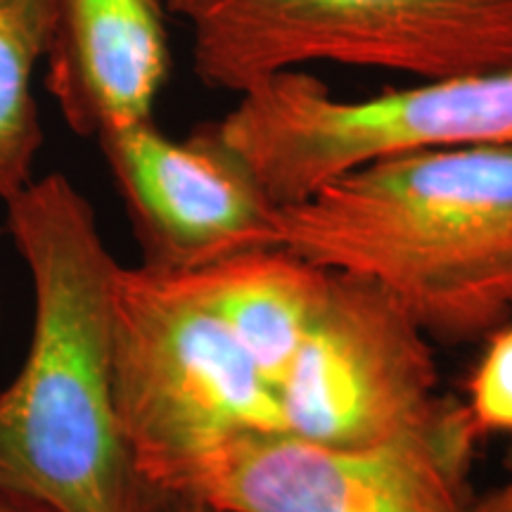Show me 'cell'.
I'll use <instances>...</instances> for the list:
<instances>
[{
    "label": "cell",
    "mask_w": 512,
    "mask_h": 512,
    "mask_svg": "<svg viewBox=\"0 0 512 512\" xmlns=\"http://www.w3.org/2000/svg\"><path fill=\"white\" fill-rule=\"evenodd\" d=\"M112 356L121 432L138 470L164 494L223 441L285 430L264 370L176 275L119 268Z\"/></svg>",
    "instance_id": "cell-4"
},
{
    "label": "cell",
    "mask_w": 512,
    "mask_h": 512,
    "mask_svg": "<svg viewBox=\"0 0 512 512\" xmlns=\"http://www.w3.org/2000/svg\"><path fill=\"white\" fill-rule=\"evenodd\" d=\"M176 275L238 337L273 387L328 292V268L287 247H259Z\"/></svg>",
    "instance_id": "cell-10"
},
{
    "label": "cell",
    "mask_w": 512,
    "mask_h": 512,
    "mask_svg": "<svg viewBox=\"0 0 512 512\" xmlns=\"http://www.w3.org/2000/svg\"><path fill=\"white\" fill-rule=\"evenodd\" d=\"M221 136L283 207L377 159L453 147H512V67L344 100L304 69L238 95Z\"/></svg>",
    "instance_id": "cell-5"
},
{
    "label": "cell",
    "mask_w": 512,
    "mask_h": 512,
    "mask_svg": "<svg viewBox=\"0 0 512 512\" xmlns=\"http://www.w3.org/2000/svg\"><path fill=\"white\" fill-rule=\"evenodd\" d=\"M0 316H3V309H0Z\"/></svg>",
    "instance_id": "cell-16"
},
{
    "label": "cell",
    "mask_w": 512,
    "mask_h": 512,
    "mask_svg": "<svg viewBox=\"0 0 512 512\" xmlns=\"http://www.w3.org/2000/svg\"><path fill=\"white\" fill-rule=\"evenodd\" d=\"M0 512H27V510L15 508V505H10V503H5V501H0Z\"/></svg>",
    "instance_id": "cell-15"
},
{
    "label": "cell",
    "mask_w": 512,
    "mask_h": 512,
    "mask_svg": "<svg viewBox=\"0 0 512 512\" xmlns=\"http://www.w3.org/2000/svg\"><path fill=\"white\" fill-rule=\"evenodd\" d=\"M430 339L389 294L332 271L323 304L280 375L285 432L366 446L411 432L446 406Z\"/></svg>",
    "instance_id": "cell-7"
},
{
    "label": "cell",
    "mask_w": 512,
    "mask_h": 512,
    "mask_svg": "<svg viewBox=\"0 0 512 512\" xmlns=\"http://www.w3.org/2000/svg\"><path fill=\"white\" fill-rule=\"evenodd\" d=\"M465 394V411L479 439L512 434V320L484 339Z\"/></svg>",
    "instance_id": "cell-12"
},
{
    "label": "cell",
    "mask_w": 512,
    "mask_h": 512,
    "mask_svg": "<svg viewBox=\"0 0 512 512\" xmlns=\"http://www.w3.org/2000/svg\"><path fill=\"white\" fill-rule=\"evenodd\" d=\"M505 482H501L494 489H489L479 498H472L470 512H512V453L505 463Z\"/></svg>",
    "instance_id": "cell-13"
},
{
    "label": "cell",
    "mask_w": 512,
    "mask_h": 512,
    "mask_svg": "<svg viewBox=\"0 0 512 512\" xmlns=\"http://www.w3.org/2000/svg\"><path fill=\"white\" fill-rule=\"evenodd\" d=\"M46 88L76 136L155 119L171 69L162 0H48Z\"/></svg>",
    "instance_id": "cell-9"
},
{
    "label": "cell",
    "mask_w": 512,
    "mask_h": 512,
    "mask_svg": "<svg viewBox=\"0 0 512 512\" xmlns=\"http://www.w3.org/2000/svg\"><path fill=\"white\" fill-rule=\"evenodd\" d=\"M98 145L126 204L145 268L190 273L275 247V204L216 121L181 140L155 119L112 126Z\"/></svg>",
    "instance_id": "cell-8"
},
{
    "label": "cell",
    "mask_w": 512,
    "mask_h": 512,
    "mask_svg": "<svg viewBox=\"0 0 512 512\" xmlns=\"http://www.w3.org/2000/svg\"><path fill=\"white\" fill-rule=\"evenodd\" d=\"M477 441L456 399L422 427L366 446L242 432L185 465L166 494L216 512H470Z\"/></svg>",
    "instance_id": "cell-6"
},
{
    "label": "cell",
    "mask_w": 512,
    "mask_h": 512,
    "mask_svg": "<svg viewBox=\"0 0 512 512\" xmlns=\"http://www.w3.org/2000/svg\"><path fill=\"white\" fill-rule=\"evenodd\" d=\"M166 512H216V510H211L207 505L197 501H190V498H171L169 510Z\"/></svg>",
    "instance_id": "cell-14"
},
{
    "label": "cell",
    "mask_w": 512,
    "mask_h": 512,
    "mask_svg": "<svg viewBox=\"0 0 512 512\" xmlns=\"http://www.w3.org/2000/svg\"><path fill=\"white\" fill-rule=\"evenodd\" d=\"M48 46V0H0V200L34 181L43 128L31 74Z\"/></svg>",
    "instance_id": "cell-11"
},
{
    "label": "cell",
    "mask_w": 512,
    "mask_h": 512,
    "mask_svg": "<svg viewBox=\"0 0 512 512\" xmlns=\"http://www.w3.org/2000/svg\"><path fill=\"white\" fill-rule=\"evenodd\" d=\"M8 204L12 240L34 280L29 356L0 389V501L27 512H166L138 470L114 406L119 264L98 216L64 174Z\"/></svg>",
    "instance_id": "cell-1"
},
{
    "label": "cell",
    "mask_w": 512,
    "mask_h": 512,
    "mask_svg": "<svg viewBox=\"0 0 512 512\" xmlns=\"http://www.w3.org/2000/svg\"><path fill=\"white\" fill-rule=\"evenodd\" d=\"M275 247L380 287L430 342L512 320V147L377 159L275 211Z\"/></svg>",
    "instance_id": "cell-2"
},
{
    "label": "cell",
    "mask_w": 512,
    "mask_h": 512,
    "mask_svg": "<svg viewBox=\"0 0 512 512\" xmlns=\"http://www.w3.org/2000/svg\"><path fill=\"white\" fill-rule=\"evenodd\" d=\"M204 86L245 93L306 64L418 81L512 67V0H162Z\"/></svg>",
    "instance_id": "cell-3"
}]
</instances>
